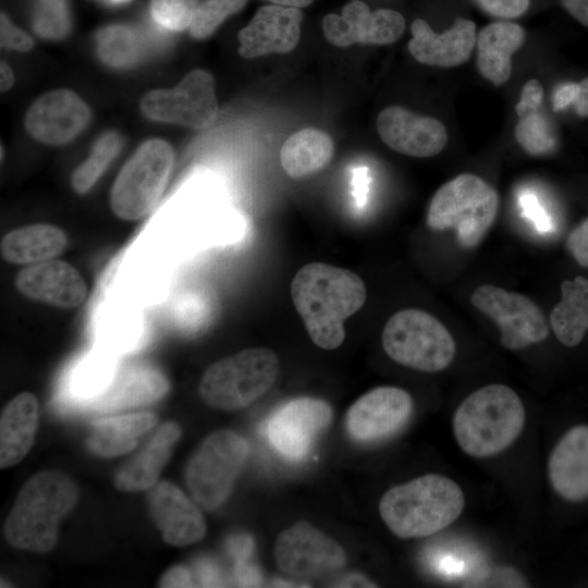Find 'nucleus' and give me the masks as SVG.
<instances>
[{
    "label": "nucleus",
    "mask_w": 588,
    "mask_h": 588,
    "mask_svg": "<svg viewBox=\"0 0 588 588\" xmlns=\"http://www.w3.org/2000/svg\"><path fill=\"white\" fill-rule=\"evenodd\" d=\"M14 81L13 72L7 62H1L0 66V87L2 91L8 90Z\"/></svg>",
    "instance_id": "nucleus-48"
},
{
    "label": "nucleus",
    "mask_w": 588,
    "mask_h": 588,
    "mask_svg": "<svg viewBox=\"0 0 588 588\" xmlns=\"http://www.w3.org/2000/svg\"><path fill=\"white\" fill-rule=\"evenodd\" d=\"M159 587H193L194 581L192 574L186 566L176 565L169 568L161 579L159 580Z\"/></svg>",
    "instance_id": "nucleus-43"
},
{
    "label": "nucleus",
    "mask_w": 588,
    "mask_h": 588,
    "mask_svg": "<svg viewBox=\"0 0 588 588\" xmlns=\"http://www.w3.org/2000/svg\"><path fill=\"white\" fill-rule=\"evenodd\" d=\"M525 37L524 28L513 22L498 21L481 28L476 37V62L481 76L495 86L506 83L512 72V56L523 46Z\"/></svg>",
    "instance_id": "nucleus-25"
},
{
    "label": "nucleus",
    "mask_w": 588,
    "mask_h": 588,
    "mask_svg": "<svg viewBox=\"0 0 588 588\" xmlns=\"http://www.w3.org/2000/svg\"><path fill=\"white\" fill-rule=\"evenodd\" d=\"M250 540L245 537H235L229 541V550L237 562H244L250 551Z\"/></svg>",
    "instance_id": "nucleus-46"
},
{
    "label": "nucleus",
    "mask_w": 588,
    "mask_h": 588,
    "mask_svg": "<svg viewBox=\"0 0 588 588\" xmlns=\"http://www.w3.org/2000/svg\"><path fill=\"white\" fill-rule=\"evenodd\" d=\"M140 109L145 117L154 121L207 128L218 114L213 77L206 70H194L174 88L148 91L140 102Z\"/></svg>",
    "instance_id": "nucleus-10"
},
{
    "label": "nucleus",
    "mask_w": 588,
    "mask_h": 588,
    "mask_svg": "<svg viewBox=\"0 0 588 588\" xmlns=\"http://www.w3.org/2000/svg\"><path fill=\"white\" fill-rule=\"evenodd\" d=\"M274 559L283 574L304 580L336 572L346 564L344 549L305 520L278 535Z\"/></svg>",
    "instance_id": "nucleus-12"
},
{
    "label": "nucleus",
    "mask_w": 588,
    "mask_h": 588,
    "mask_svg": "<svg viewBox=\"0 0 588 588\" xmlns=\"http://www.w3.org/2000/svg\"><path fill=\"white\" fill-rule=\"evenodd\" d=\"M121 148L120 135L107 132L95 142L89 157L73 172L71 184L78 194L87 193L117 157Z\"/></svg>",
    "instance_id": "nucleus-33"
},
{
    "label": "nucleus",
    "mask_w": 588,
    "mask_h": 588,
    "mask_svg": "<svg viewBox=\"0 0 588 588\" xmlns=\"http://www.w3.org/2000/svg\"><path fill=\"white\" fill-rule=\"evenodd\" d=\"M405 30L403 15L394 10L370 11L359 0L350 1L341 14L330 13L322 20V32L328 42L345 48L353 44L390 45Z\"/></svg>",
    "instance_id": "nucleus-15"
},
{
    "label": "nucleus",
    "mask_w": 588,
    "mask_h": 588,
    "mask_svg": "<svg viewBox=\"0 0 588 588\" xmlns=\"http://www.w3.org/2000/svg\"><path fill=\"white\" fill-rule=\"evenodd\" d=\"M331 420L329 403L317 397L301 396L286 402L271 415L266 434L280 455L301 462L309 455L316 438Z\"/></svg>",
    "instance_id": "nucleus-13"
},
{
    "label": "nucleus",
    "mask_w": 588,
    "mask_h": 588,
    "mask_svg": "<svg viewBox=\"0 0 588 588\" xmlns=\"http://www.w3.org/2000/svg\"><path fill=\"white\" fill-rule=\"evenodd\" d=\"M488 14L502 19H514L524 14L529 0H475Z\"/></svg>",
    "instance_id": "nucleus-41"
},
{
    "label": "nucleus",
    "mask_w": 588,
    "mask_h": 588,
    "mask_svg": "<svg viewBox=\"0 0 588 588\" xmlns=\"http://www.w3.org/2000/svg\"><path fill=\"white\" fill-rule=\"evenodd\" d=\"M247 0H204L195 11L189 34L195 39L209 37L230 15L242 10Z\"/></svg>",
    "instance_id": "nucleus-35"
},
{
    "label": "nucleus",
    "mask_w": 588,
    "mask_h": 588,
    "mask_svg": "<svg viewBox=\"0 0 588 588\" xmlns=\"http://www.w3.org/2000/svg\"><path fill=\"white\" fill-rule=\"evenodd\" d=\"M566 246L580 266L588 267V218L571 232Z\"/></svg>",
    "instance_id": "nucleus-42"
},
{
    "label": "nucleus",
    "mask_w": 588,
    "mask_h": 588,
    "mask_svg": "<svg viewBox=\"0 0 588 588\" xmlns=\"http://www.w3.org/2000/svg\"><path fill=\"white\" fill-rule=\"evenodd\" d=\"M381 343L395 363L425 372L445 369L455 355V341L431 314L407 308L395 313L384 324Z\"/></svg>",
    "instance_id": "nucleus-7"
},
{
    "label": "nucleus",
    "mask_w": 588,
    "mask_h": 588,
    "mask_svg": "<svg viewBox=\"0 0 588 588\" xmlns=\"http://www.w3.org/2000/svg\"><path fill=\"white\" fill-rule=\"evenodd\" d=\"M113 377V360L109 354L94 353L86 356L70 377L69 402L86 406L109 385Z\"/></svg>",
    "instance_id": "nucleus-31"
},
{
    "label": "nucleus",
    "mask_w": 588,
    "mask_h": 588,
    "mask_svg": "<svg viewBox=\"0 0 588 588\" xmlns=\"http://www.w3.org/2000/svg\"><path fill=\"white\" fill-rule=\"evenodd\" d=\"M499 205L495 189L481 177L463 173L441 185L432 196L427 225L454 229L460 244L476 247L493 224Z\"/></svg>",
    "instance_id": "nucleus-5"
},
{
    "label": "nucleus",
    "mask_w": 588,
    "mask_h": 588,
    "mask_svg": "<svg viewBox=\"0 0 588 588\" xmlns=\"http://www.w3.org/2000/svg\"><path fill=\"white\" fill-rule=\"evenodd\" d=\"M71 27L66 0H37L34 14L35 32L46 39H61Z\"/></svg>",
    "instance_id": "nucleus-36"
},
{
    "label": "nucleus",
    "mask_w": 588,
    "mask_h": 588,
    "mask_svg": "<svg viewBox=\"0 0 588 588\" xmlns=\"http://www.w3.org/2000/svg\"><path fill=\"white\" fill-rule=\"evenodd\" d=\"M571 105L577 115L588 117V76L578 83H571Z\"/></svg>",
    "instance_id": "nucleus-44"
},
{
    "label": "nucleus",
    "mask_w": 588,
    "mask_h": 588,
    "mask_svg": "<svg viewBox=\"0 0 588 588\" xmlns=\"http://www.w3.org/2000/svg\"><path fill=\"white\" fill-rule=\"evenodd\" d=\"M174 154L160 138L142 143L120 170L110 193V206L123 220H138L157 206L168 184Z\"/></svg>",
    "instance_id": "nucleus-8"
},
{
    "label": "nucleus",
    "mask_w": 588,
    "mask_h": 588,
    "mask_svg": "<svg viewBox=\"0 0 588 588\" xmlns=\"http://www.w3.org/2000/svg\"><path fill=\"white\" fill-rule=\"evenodd\" d=\"M518 204L522 216L529 220L537 231L549 233L554 230L552 217L535 194L524 192L518 197Z\"/></svg>",
    "instance_id": "nucleus-39"
},
{
    "label": "nucleus",
    "mask_w": 588,
    "mask_h": 588,
    "mask_svg": "<svg viewBox=\"0 0 588 588\" xmlns=\"http://www.w3.org/2000/svg\"><path fill=\"white\" fill-rule=\"evenodd\" d=\"M169 390V380L159 368L145 363L132 364L117 372L109 385L86 407L113 412L144 406L159 401Z\"/></svg>",
    "instance_id": "nucleus-22"
},
{
    "label": "nucleus",
    "mask_w": 588,
    "mask_h": 588,
    "mask_svg": "<svg viewBox=\"0 0 588 588\" xmlns=\"http://www.w3.org/2000/svg\"><path fill=\"white\" fill-rule=\"evenodd\" d=\"M465 499L452 479L428 474L392 487L380 499V516L399 538H424L455 522Z\"/></svg>",
    "instance_id": "nucleus-3"
},
{
    "label": "nucleus",
    "mask_w": 588,
    "mask_h": 588,
    "mask_svg": "<svg viewBox=\"0 0 588 588\" xmlns=\"http://www.w3.org/2000/svg\"><path fill=\"white\" fill-rule=\"evenodd\" d=\"M561 301L550 314V326L565 346H575L588 330V280L576 277L561 283Z\"/></svg>",
    "instance_id": "nucleus-30"
},
{
    "label": "nucleus",
    "mask_w": 588,
    "mask_h": 588,
    "mask_svg": "<svg viewBox=\"0 0 588 588\" xmlns=\"http://www.w3.org/2000/svg\"><path fill=\"white\" fill-rule=\"evenodd\" d=\"M273 4L302 9L308 7L314 0H264Z\"/></svg>",
    "instance_id": "nucleus-50"
},
{
    "label": "nucleus",
    "mask_w": 588,
    "mask_h": 588,
    "mask_svg": "<svg viewBox=\"0 0 588 588\" xmlns=\"http://www.w3.org/2000/svg\"><path fill=\"white\" fill-rule=\"evenodd\" d=\"M338 587H377V585L362 574H350L338 581Z\"/></svg>",
    "instance_id": "nucleus-47"
},
{
    "label": "nucleus",
    "mask_w": 588,
    "mask_h": 588,
    "mask_svg": "<svg viewBox=\"0 0 588 588\" xmlns=\"http://www.w3.org/2000/svg\"><path fill=\"white\" fill-rule=\"evenodd\" d=\"M303 13L279 4L261 7L238 32V53L246 59L268 53H287L301 39Z\"/></svg>",
    "instance_id": "nucleus-19"
},
{
    "label": "nucleus",
    "mask_w": 588,
    "mask_h": 588,
    "mask_svg": "<svg viewBox=\"0 0 588 588\" xmlns=\"http://www.w3.org/2000/svg\"><path fill=\"white\" fill-rule=\"evenodd\" d=\"M548 474L562 498H588V426H576L562 437L550 455Z\"/></svg>",
    "instance_id": "nucleus-23"
},
{
    "label": "nucleus",
    "mask_w": 588,
    "mask_h": 588,
    "mask_svg": "<svg viewBox=\"0 0 588 588\" xmlns=\"http://www.w3.org/2000/svg\"><path fill=\"white\" fill-rule=\"evenodd\" d=\"M249 455V444L232 430L209 434L191 455L185 483L193 499L207 510L229 498Z\"/></svg>",
    "instance_id": "nucleus-9"
},
{
    "label": "nucleus",
    "mask_w": 588,
    "mask_h": 588,
    "mask_svg": "<svg viewBox=\"0 0 588 588\" xmlns=\"http://www.w3.org/2000/svg\"><path fill=\"white\" fill-rule=\"evenodd\" d=\"M96 50L105 64L115 69H127L142 60L144 41L133 27L115 24L97 33Z\"/></svg>",
    "instance_id": "nucleus-32"
},
{
    "label": "nucleus",
    "mask_w": 588,
    "mask_h": 588,
    "mask_svg": "<svg viewBox=\"0 0 588 588\" xmlns=\"http://www.w3.org/2000/svg\"><path fill=\"white\" fill-rule=\"evenodd\" d=\"M377 131L391 149L416 158L436 156L448 143L446 128L439 120L400 106L387 107L379 113Z\"/></svg>",
    "instance_id": "nucleus-17"
},
{
    "label": "nucleus",
    "mask_w": 588,
    "mask_h": 588,
    "mask_svg": "<svg viewBox=\"0 0 588 588\" xmlns=\"http://www.w3.org/2000/svg\"><path fill=\"white\" fill-rule=\"evenodd\" d=\"M518 121L514 136L519 146L531 156H546L553 151L556 142L548 119L540 107L516 112Z\"/></svg>",
    "instance_id": "nucleus-34"
},
{
    "label": "nucleus",
    "mask_w": 588,
    "mask_h": 588,
    "mask_svg": "<svg viewBox=\"0 0 588 588\" xmlns=\"http://www.w3.org/2000/svg\"><path fill=\"white\" fill-rule=\"evenodd\" d=\"M279 369V358L271 350L246 348L209 366L199 381L198 392L212 408L242 409L273 385Z\"/></svg>",
    "instance_id": "nucleus-6"
},
{
    "label": "nucleus",
    "mask_w": 588,
    "mask_h": 588,
    "mask_svg": "<svg viewBox=\"0 0 588 588\" xmlns=\"http://www.w3.org/2000/svg\"><path fill=\"white\" fill-rule=\"evenodd\" d=\"M106 2H109L111 4H125L131 2L132 0H103Z\"/></svg>",
    "instance_id": "nucleus-51"
},
{
    "label": "nucleus",
    "mask_w": 588,
    "mask_h": 588,
    "mask_svg": "<svg viewBox=\"0 0 588 588\" xmlns=\"http://www.w3.org/2000/svg\"><path fill=\"white\" fill-rule=\"evenodd\" d=\"M199 578L204 586H213L218 583V575H216L215 569L209 565H201Z\"/></svg>",
    "instance_id": "nucleus-49"
},
{
    "label": "nucleus",
    "mask_w": 588,
    "mask_h": 588,
    "mask_svg": "<svg viewBox=\"0 0 588 588\" xmlns=\"http://www.w3.org/2000/svg\"><path fill=\"white\" fill-rule=\"evenodd\" d=\"M334 144L326 132L303 128L292 134L282 145L280 162L292 179H302L323 169L332 159Z\"/></svg>",
    "instance_id": "nucleus-29"
},
{
    "label": "nucleus",
    "mask_w": 588,
    "mask_h": 588,
    "mask_svg": "<svg viewBox=\"0 0 588 588\" xmlns=\"http://www.w3.org/2000/svg\"><path fill=\"white\" fill-rule=\"evenodd\" d=\"M38 401L30 392H22L2 409L0 419V467L8 468L28 453L38 425Z\"/></svg>",
    "instance_id": "nucleus-26"
},
{
    "label": "nucleus",
    "mask_w": 588,
    "mask_h": 588,
    "mask_svg": "<svg viewBox=\"0 0 588 588\" xmlns=\"http://www.w3.org/2000/svg\"><path fill=\"white\" fill-rule=\"evenodd\" d=\"M0 42L3 48L23 52L34 47L33 39L17 28L3 12L0 15Z\"/></svg>",
    "instance_id": "nucleus-40"
},
{
    "label": "nucleus",
    "mask_w": 588,
    "mask_h": 588,
    "mask_svg": "<svg viewBox=\"0 0 588 588\" xmlns=\"http://www.w3.org/2000/svg\"><path fill=\"white\" fill-rule=\"evenodd\" d=\"M291 297L311 341L338 348L345 339L344 320L365 304L367 291L355 272L326 262H310L294 275Z\"/></svg>",
    "instance_id": "nucleus-1"
},
{
    "label": "nucleus",
    "mask_w": 588,
    "mask_h": 588,
    "mask_svg": "<svg viewBox=\"0 0 588 588\" xmlns=\"http://www.w3.org/2000/svg\"><path fill=\"white\" fill-rule=\"evenodd\" d=\"M148 511L163 540L171 546H191L206 535L207 527L201 512L171 482L161 481L151 487Z\"/></svg>",
    "instance_id": "nucleus-18"
},
{
    "label": "nucleus",
    "mask_w": 588,
    "mask_h": 588,
    "mask_svg": "<svg viewBox=\"0 0 588 588\" xmlns=\"http://www.w3.org/2000/svg\"><path fill=\"white\" fill-rule=\"evenodd\" d=\"M156 424L157 416L149 412L98 419L93 422L87 446L101 457L123 455L132 451Z\"/></svg>",
    "instance_id": "nucleus-28"
},
{
    "label": "nucleus",
    "mask_w": 588,
    "mask_h": 588,
    "mask_svg": "<svg viewBox=\"0 0 588 588\" xmlns=\"http://www.w3.org/2000/svg\"><path fill=\"white\" fill-rule=\"evenodd\" d=\"M78 498L75 482L59 470L33 475L21 488L4 524L8 543L16 549L46 553L57 543L61 520Z\"/></svg>",
    "instance_id": "nucleus-2"
},
{
    "label": "nucleus",
    "mask_w": 588,
    "mask_h": 588,
    "mask_svg": "<svg viewBox=\"0 0 588 588\" xmlns=\"http://www.w3.org/2000/svg\"><path fill=\"white\" fill-rule=\"evenodd\" d=\"M560 2L572 17L588 27V0H560Z\"/></svg>",
    "instance_id": "nucleus-45"
},
{
    "label": "nucleus",
    "mask_w": 588,
    "mask_h": 588,
    "mask_svg": "<svg viewBox=\"0 0 588 588\" xmlns=\"http://www.w3.org/2000/svg\"><path fill=\"white\" fill-rule=\"evenodd\" d=\"M525 408L510 387L489 384L469 394L453 417L460 448L470 456L489 457L507 449L520 434Z\"/></svg>",
    "instance_id": "nucleus-4"
},
{
    "label": "nucleus",
    "mask_w": 588,
    "mask_h": 588,
    "mask_svg": "<svg viewBox=\"0 0 588 588\" xmlns=\"http://www.w3.org/2000/svg\"><path fill=\"white\" fill-rule=\"evenodd\" d=\"M411 394L397 387L382 385L369 390L348 408L345 427L358 442L372 443L395 434L413 413Z\"/></svg>",
    "instance_id": "nucleus-14"
},
{
    "label": "nucleus",
    "mask_w": 588,
    "mask_h": 588,
    "mask_svg": "<svg viewBox=\"0 0 588 588\" xmlns=\"http://www.w3.org/2000/svg\"><path fill=\"white\" fill-rule=\"evenodd\" d=\"M198 0H151L150 14L162 28L182 32L189 28Z\"/></svg>",
    "instance_id": "nucleus-37"
},
{
    "label": "nucleus",
    "mask_w": 588,
    "mask_h": 588,
    "mask_svg": "<svg viewBox=\"0 0 588 588\" xmlns=\"http://www.w3.org/2000/svg\"><path fill=\"white\" fill-rule=\"evenodd\" d=\"M15 286L24 296L59 308H74L86 297L82 274L70 264L46 260L21 269Z\"/></svg>",
    "instance_id": "nucleus-20"
},
{
    "label": "nucleus",
    "mask_w": 588,
    "mask_h": 588,
    "mask_svg": "<svg viewBox=\"0 0 588 588\" xmlns=\"http://www.w3.org/2000/svg\"><path fill=\"white\" fill-rule=\"evenodd\" d=\"M180 437L181 427L176 422L162 424L147 444L115 471L113 477L115 488L126 492H138L156 485Z\"/></svg>",
    "instance_id": "nucleus-24"
},
{
    "label": "nucleus",
    "mask_w": 588,
    "mask_h": 588,
    "mask_svg": "<svg viewBox=\"0 0 588 588\" xmlns=\"http://www.w3.org/2000/svg\"><path fill=\"white\" fill-rule=\"evenodd\" d=\"M469 587H528L523 576L512 567H494L482 571L468 579Z\"/></svg>",
    "instance_id": "nucleus-38"
},
{
    "label": "nucleus",
    "mask_w": 588,
    "mask_h": 588,
    "mask_svg": "<svg viewBox=\"0 0 588 588\" xmlns=\"http://www.w3.org/2000/svg\"><path fill=\"white\" fill-rule=\"evenodd\" d=\"M66 246L64 231L51 224L37 223L7 233L1 240L0 252L8 262L34 265L56 258Z\"/></svg>",
    "instance_id": "nucleus-27"
},
{
    "label": "nucleus",
    "mask_w": 588,
    "mask_h": 588,
    "mask_svg": "<svg viewBox=\"0 0 588 588\" xmlns=\"http://www.w3.org/2000/svg\"><path fill=\"white\" fill-rule=\"evenodd\" d=\"M470 303L497 323L500 342L507 350H523L549 336L542 310L523 294L483 284L473 292Z\"/></svg>",
    "instance_id": "nucleus-11"
},
{
    "label": "nucleus",
    "mask_w": 588,
    "mask_h": 588,
    "mask_svg": "<svg viewBox=\"0 0 588 588\" xmlns=\"http://www.w3.org/2000/svg\"><path fill=\"white\" fill-rule=\"evenodd\" d=\"M90 118L89 108L76 93L56 89L32 103L25 115V127L40 143L62 145L82 133Z\"/></svg>",
    "instance_id": "nucleus-16"
},
{
    "label": "nucleus",
    "mask_w": 588,
    "mask_h": 588,
    "mask_svg": "<svg viewBox=\"0 0 588 588\" xmlns=\"http://www.w3.org/2000/svg\"><path fill=\"white\" fill-rule=\"evenodd\" d=\"M412 39L408 51L419 63L455 68L465 63L476 45V25L473 21L457 17L449 29L434 33L422 19H416L411 25Z\"/></svg>",
    "instance_id": "nucleus-21"
}]
</instances>
